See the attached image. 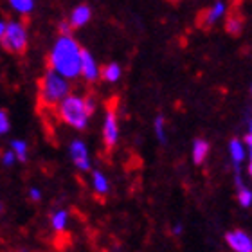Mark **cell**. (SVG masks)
Returning <instances> with one entry per match:
<instances>
[{
  "label": "cell",
  "instance_id": "obj_5",
  "mask_svg": "<svg viewBox=\"0 0 252 252\" xmlns=\"http://www.w3.org/2000/svg\"><path fill=\"white\" fill-rule=\"evenodd\" d=\"M117 139H119V125H117V116L116 112L106 110L105 123H103V141H105V146L110 150L117 144Z\"/></svg>",
  "mask_w": 252,
  "mask_h": 252
},
{
  "label": "cell",
  "instance_id": "obj_20",
  "mask_svg": "<svg viewBox=\"0 0 252 252\" xmlns=\"http://www.w3.org/2000/svg\"><path fill=\"white\" fill-rule=\"evenodd\" d=\"M155 133H157V139L160 142H164L166 141V131H164V117H160L158 116L157 119H155Z\"/></svg>",
  "mask_w": 252,
  "mask_h": 252
},
{
  "label": "cell",
  "instance_id": "obj_23",
  "mask_svg": "<svg viewBox=\"0 0 252 252\" xmlns=\"http://www.w3.org/2000/svg\"><path fill=\"white\" fill-rule=\"evenodd\" d=\"M29 198H31L32 202H38V200H42V191H40L38 188L29 189Z\"/></svg>",
  "mask_w": 252,
  "mask_h": 252
},
{
  "label": "cell",
  "instance_id": "obj_27",
  "mask_svg": "<svg viewBox=\"0 0 252 252\" xmlns=\"http://www.w3.org/2000/svg\"><path fill=\"white\" fill-rule=\"evenodd\" d=\"M173 232H175V234H180V232H182V225H175Z\"/></svg>",
  "mask_w": 252,
  "mask_h": 252
},
{
  "label": "cell",
  "instance_id": "obj_9",
  "mask_svg": "<svg viewBox=\"0 0 252 252\" xmlns=\"http://www.w3.org/2000/svg\"><path fill=\"white\" fill-rule=\"evenodd\" d=\"M90 16H92V11H90L89 5H78L72 11V15H70V24H72L74 29L76 27H83L90 20Z\"/></svg>",
  "mask_w": 252,
  "mask_h": 252
},
{
  "label": "cell",
  "instance_id": "obj_2",
  "mask_svg": "<svg viewBox=\"0 0 252 252\" xmlns=\"http://www.w3.org/2000/svg\"><path fill=\"white\" fill-rule=\"evenodd\" d=\"M58 116L65 125H68L74 130H85L89 125V117L92 114L87 108L85 97L68 94L58 105Z\"/></svg>",
  "mask_w": 252,
  "mask_h": 252
},
{
  "label": "cell",
  "instance_id": "obj_22",
  "mask_svg": "<svg viewBox=\"0 0 252 252\" xmlns=\"http://www.w3.org/2000/svg\"><path fill=\"white\" fill-rule=\"evenodd\" d=\"M15 160H18V158H16V153L13 152V150L5 152L4 155H2V164H4V166H13Z\"/></svg>",
  "mask_w": 252,
  "mask_h": 252
},
{
  "label": "cell",
  "instance_id": "obj_16",
  "mask_svg": "<svg viewBox=\"0 0 252 252\" xmlns=\"http://www.w3.org/2000/svg\"><path fill=\"white\" fill-rule=\"evenodd\" d=\"M101 78L108 81V83H116L117 79L121 78V67L117 63H108L101 68Z\"/></svg>",
  "mask_w": 252,
  "mask_h": 252
},
{
  "label": "cell",
  "instance_id": "obj_15",
  "mask_svg": "<svg viewBox=\"0 0 252 252\" xmlns=\"http://www.w3.org/2000/svg\"><path fill=\"white\" fill-rule=\"evenodd\" d=\"M67 223H68V211L65 209H58L51 216V225L56 232H63L67 229Z\"/></svg>",
  "mask_w": 252,
  "mask_h": 252
},
{
  "label": "cell",
  "instance_id": "obj_21",
  "mask_svg": "<svg viewBox=\"0 0 252 252\" xmlns=\"http://www.w3.org/2000/svg\"><path fill=\"white\" fill-rule=\"evenodd\" d=\"M9 131V117L5 114V110H0V133H7Z\"/></svg>",
  "mask_w": 252,
  "mask_h": 252
},
{
  "label": "cell",
  "instance_id": "obj_6",
  "mask_svg": "<svg viewBox=\"0 0 252 252\" xmlns=\"http://www.w3.org/2000/svg\"><path fill=\"white\" fill-rule=\"evenodd\" d=\"M68 155H70L74 166H76L79 171H89V169H90L89 150H87V146H85L83 141H78V139H76V141L70 142Z\"/></svg>",
  "mask_w": 252,
  "mask_h": 252
},
{
  "label": "cell",
  "instance_id": "obj_14",
  "mask_svg": "<svg viewBox=\"0 0 252 252\" xmlns=\"http://www.w3.org/2000/svg\"><path fill=\"white\" fill-rule=\"evenodd\" d=\"M225 13V4L221 2V0H218V2H215V5L211 7V9L205 11L204 15V24L205 26H213L218 18H221V15Z\"/></svg>",
  "mask_w": 252,
  "mask_h": 252
},
{
  "label": "cell",
  "instance_id": "obj_13",
  "mask_svg": "<svg viewBox=\"0 0 252 252\" xmlns=\"http://www.w3.org/2000/svg\"><path fill=\"white\" fill-rule=\"evenodd\" d=\"M92 189L97 196H103L110 191V184H108V179L101 171H94L92 173Z\"/></svg>",
  "mask_w": 252,
  "mask_h": 252
},
{
  "label": "cell",
  "instance_id": "obj_19",
  "mask_svg": "<svg viewBox=\"0 0 252 252\" xmlns=\"http://www.w3.org/2000/svg\"><path fill=\"white\" fill-rule=\"evenodd\" d=\"M227 31L231 32V34H240V32H242V20L231 16V18L227 20Z\"/></svg>",
  "mask_w": 252,
  "mask_h": 252
},
{
  "label": "cell",
  "instance_id": "obj_17",
  "mask_svg": "<svg viewBox=\"0 0 252 252\" xmlns=\"http://www.w3.org/2000/svg\"><path fill=\"white\" fill-rule=\"evenodd\" d=\"M11 150L16 153V158H18L20 162H26V160H27V144H26V141H20V139L11 141Z\"/></svg>",
  "mask_w": 252,
  "mask_h": 252
},
{
  "label": "cell",
  "instance_id": "obj_4",
  "mask_svg": "<svg viewBox=\"0 0 252 252\" xmlns=\"http://www.w3.org/2000/svg\"><path fill=\"white\" fill-rule=\"evenodd\" d=\"M0 40L7 53L22 54L27 49V32L20 22H0Z\"/></svg>",
  "mask_w": 252,
  "mask_h": 252
},
{
  "label": "cell",
  "instance_id": "obj_24",
  "mask_svg": "<svg viewBox=\"0 0 252 252\" xmlns=\"http://www.w3.org/2000/svg\"><path fill=\"white\" fill-rule=\"evenodd\" d=\"M85 101H87V108H89V112H90V114H94V108H95L94 97H92V95H87V97H85Z\"/></svg>",
  "mask_w": 252,
  "mask_h": 252
},
{
  "label": "cell",
  "instance_id": "obj_3",
  "mask_svg": "<svg viewBox=\"0 0 252 252\" xmlns=\"http://www.w3.org/2000/svg\"><path fill=\"white\" fill-rule=\"evenodd\" d=\"M68 95L67 78L56 72L54 68L47 70L40 83V97L45 106H58Z\"/></svg>",
  "mask_w": 252,
  "mask_h": 252
},
{
  "label": "cell",
  "instance_id": "obj_28",
  "mask_svg": "<svg viewBox=\"0 0 252 252\" xmlns=\"http://www.w3.org/2000/svg\"><path fill=\"white\" fill-rule=\"evenodd\" d=\"M249 133H252V119H251V123H249Z\"/></svg>",
  "mask_w": 252,
  "mask_h": 252
},
{
  "label": "cell",
  "instance_id": "obj_25",
  "mask_svg": "<svg viewBox=\"0 0 252 252\" xmlns=\"http://www.w3.org/2000/svg\"><path fill=\"white\" fill-rule=\"evenodd\" d=\"M70 27H72V24L63 22V24H60V32H62V34H70Z\"/></svg>",
  "mask_w": 252,
  "mask_h": 252
},
{
  "label": "cell",
  "instance_id": "obj_12",
  "mask_svg": "<svg viewBox=\"0 0 252 252\" xmlns=\"http://www.w3.org/2000/svg\"><path fill=\"white\" fill-rule=\"evenodd\" d=\"M236 186H238V193H236L238 204L242 205V207H251L252 205V191L243 186V180H242V177H240V173H236Z\"/></svg>",
  "mask_w": 252,
  "mask_h": 252
},
{
  "label": "cell",
  "instance_id": "obj_29",
  "mask_svg": "<svg viewBox=\"0 0 252 252\" xmlns=\"http://www.w3.org/2000/svg\"><path fill=\"white\" fill-rule=\"evenodd\" d=\"M169 2H177V0H169Z\"/></svg>",
  "mask_w": 252,
  "mask_h": 252
},
{
  "label": "cell",
  "instance_id": "obj_1",
  "mask_svg": "<svg viewBox=\"0 0 252 252\" xmlns=\"http://www.w3.org/2000/svg\"><path fill=\"white\" fill-rule=\"evenodd\" d=\"M81 54L83 49H79L70 34H62L51 51V68L67 79L78 78V74H81Z\"/></svg>",
  "mask_w": 252,
  "mask_h": 252
},
{
  "label": "cell",
  "instance_id": "obj_18",
  "mask_svg": "<svg viewBox=\"0 0 252 252\" xmlns=\"http://www.w3.org/2000/svg\"><path fill=\"white\" fill-rule=\"evenodd\" d=\"M9 4L13 5V9L22 13V15H26L29 11L32 9V5H34V0H9Z\"/></svg>",
  "mask_w": 252,
  "mask_h": 252
},
{
  "label": "cell",
  "instance_id": "obj_11",
  "mask_svg": "<svg viewBox=\"0 0 252 252\" xmlns=\"http://www.w3.org/2000/svg\"><path fill=\"white\" fill-rule=\"evenodd\" d=\"M191 155H193V162L194 164H202L209 155V144L204 139H196L193 142V150H191Z\"/></svg>",
  "mask_w": 252,
  "mask_h": 252
},
{
  "label": "cell",
  "instance_id": "obj_8",
  "mask_svg": "<svg viewBox=\"0 0 252 252\" xmlns=\"http://www.w3.org/2000/svg\"><path fill=\"white\" fill-rule=\"evenodd\" d=\"M81 76H83L89 83L95 81L97 76H99V68L95 65V60L92 58V54L89 51H83L81 54Z\"/></svg>",
  "mask_w": 252,
  "mask_h": 252
},
{
  "label": "cell",
  "instance_id": "obj_30",
  "mask_svg": "<svg viewBox=\"0 0 252 252\" xmlns=\"http://www.w3.org/2000/svg\"><path fill=\"white\" fill-rule=\"evenodd\" d=\"M251 90H252V87H251Z\"/></svg>",
  "mask_w": 252,
  "mask_h": 252
},
{
  "label": "cell",
  "instance_id": "obj_10",
  "mask_svg": "<svg viewBox=\"0 0 252 252\" xmlns=\"http://www.w3.org/2000/svg\"><path fill=\"white\" fill-rule=\"evenodd\" d=\"M229 155H231V158H232V162H234V166H236V169H238V166L245 160V144H243L242 141H238V139H232L231 142H229Z\"/></svg>",
  "mask_w": 252,
  "mask_h": 252
},
{
  "label": "cell",
  "instance_id": "obj_7",
  "mask_svg": "<svg viewBox=\"0 0 252 252\" xmlns=\"http://www.w3.org/2000/svg\"><path fill=\"white\" fill-rule=\"evenodd\" d=\"M225 242L234 252H252V238L242 229H234L225 234Z\"/></svg>",
  "mask_w": 252,
  "mask_h": 252
},
{
  "label": "cell",
  "instance_id": "obj_26",
  "mask_svg": "<svg viewBox=\"0 0 252 252\" xmlns=\"http://www.w3.org/2000/svg\"><path fill=\"white\" fill-rule=\"evenodd\" d=\"M249 175L252 177V150H251V160H249Z\"/></svg>",
  "mask_w": 252,
  "mask_h": 252
}]
</instances>
